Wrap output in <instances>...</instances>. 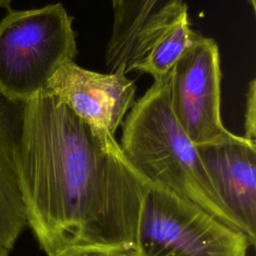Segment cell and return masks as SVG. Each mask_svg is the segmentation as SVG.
<instances>
[{
  "instance_id": "obj_4",
  "label": "cell",
  "mask_w": 256,
  "mask_h": 256,
  "mask_svg": "<svg viewBox=\"0 0 256 256\" xmlns=\"http://www.w3.org/2000/svg\"><path fill=\"white\" fill-rule=\"evenodd\" d=\"M249 247L241 231L151 183L140 212L136 256H247Z\"/></svg>"
},
{
  "instance_id": "obj_3",
  "label": "cell",
  "mask_w": 256,
  "mask_h": 256,
  "mask_svg": "<svg viewBox=\"0 0 256 256\" xmlns=\"http://www.w3.org/2000/svg\"><path fill=\"white\" fill-rule=\"evenodd\" d=\"M71 17L61 3L9 9L0 20V92L16 102L46 93L56 71L78 55Z\"/></svg>"
},
{
  "instance_id": "obj_6",
  "label": "cell",
  "mask_w": 256,
  "mask_h": 256,
  "mask_svg": "<svg viewBox=\"0 0 256 256\" xmlns=\"http://www.w3.org/2000/svg\"><path fill=\"white\" fill-rule=\"evenodd\" d=\"M136 86L122 73H99L65 62L48 83L57 97L91 128L115 134L135 103Z\"/></svg>"
},
{
  "instance_id": "obj_14",
  "label": "cell",
  "mask_w": 256,
  "mask_h": 256,
  "mask_svg": "<svg viewBox=\"0 0 256 256\" xmlns=\"http://www.w3.org/2000/svg\"><path fill=\"white\" fill-rule=\"evenodd\" d=\"M249 2H250V5L252 6V9L255 11V9H256V6H255V0H248Z\"/></svg>"
},
{
  "instance_id": "obj_10",
  "label": "cell",
  "mask_w": 256,
  "mask_h": 256,
  "mask_svg": "<svg viewBox=\"0 0 256 256\" xmlns=\"http://www.w3.org/2000/svg\"><path fill=\"white\" fill-rule=\"evenodd\" d=\"M24 104L12 101L0 92V176L16 168Z\"/></svg>"
},
{
  "instance_id": "obj_7",
  "label": "cell",
  "mask_w": 256,
  "mask_h": 256,
  "mask_svg": "<svg viewBox=\"0 0 256 256\" xmlns=\"http://www.w3.org/2000/svg\"><path fill=\"white\" fill-rule=\"evenodd\" d=\"M196 148L220 199L251 246H255L256 142L235 134Z\"/></svg>"
},
{
  "instance_id": "obj_1",
  "label": "cell",
  "mask_w": 256,
  "mask_h": 256,
  "mask_svg": "<svg viewBox=\"0 0 256 256\" xmlns=\"http://www.w3.org/2000/svg\"><path fill=\"white\" fill-rule=\"evenodd\" d=\"M16 169L27 226L48 256L101 249L136 256L151 183L115 136L91 128L57 97L25 102Z\"/></svg>"
},
{
  "instance_id": "obj_12",
  "label": "cell",
  "mask_w": 256,
  "mask_h": 256,
  "mask_svg": "<svg viewBox=\"0 0 256 256\" xmlns=\"http://www.w3.org/2000/svg\"><path fill=\"white\" fill-rule=\"evenodd\" d=\"M59 256H131V255L115 252V251L101 250V249H81V250H71Z\"/></svg>"
},
{
  "instance_id": "obj_11",
  "label": "cell",
  "mask_w": 256,
  "mask_h": 256,
  "mask_svg": "<svg viewBox=\"0 0 256 256\" xmlns=\"http://www.w3.org/2000/svg\"><path fill=\"white\" fill-rule=\"evenodd\" d=\"M244 124V137L250 141L256 142V84L254 79L250 82L246 94V110Z\"/></svg>"
},
{
  "instance_id": "obj_2",
  "label": "cell",
  "mask_w": 256,
  "mask_h": 256,
  "mask_svg": "<svg viewBox=\"0 0 256 256\" xmlns=\"http://www.w3.org/2000/svg\"><path fill=\"white\" fill-rule=\"evenodd\" d=\"M170 80L171 72L154 80L130 108L122 123L120 148L133 168L150 183L197 204L241 231L215 190L196 146L172 112Z\"/></svg>"
},
{
  "instance_id": "obj_5",
  "label": "cell",
  "mask_w": 256,
  "mask_h": 256,
  "mask_svg": "<svg viewBox=\"0 0 256 256\" xmlns=\"http://www.w3.org/2000/svg\"><path fill=\"white\" fill-rule=\"evenodd\" d=\"M221 80L218 45L199 33L171 70L170 80L172 112L195 146L235 136L221 119Z\"/></svg>"
},
{
  "instance_id": "obj_8",
  "label": "cell",
  "mask_w": 256,
  "mask_h": 256,
  "mask_svg": "<svg viewBox=\"0 0 256 256\" xmlns=\"http://www.w3.org/2000/svg\"><path fill=\"white\" fill-rule=\"evenodd\" d=\"M113 21L105 50L110 73L134 71L159 32L186 6L184 0H111Z\"/></svg>"
},
{
  "instance_id": "obj_13",
  "label": "cell",
  "mask_w": 256,
  "mask_h": 256,
  "mask_svg": "<svg viewBox=\"0 0 256 256\" xmlns=\"http://www.w3.org/2000/svg\"><path fill=\"white\" fill-rule=\"evenodd\" d=\"M13 0H0V8H9Z\"/></svg>"
},
{
  "instance_id": "obj_9",
  "label": "cell",
  "mask_w": 256,
  "mask_h": 256,
  "mask_svg": "<svg viewBox=\"0 0 256 256\" xmlns=\"http://www.w3.org/2000/svg\"><path fill=\"white\" fill-rule=\"evenodd\" d=\"M198 34L191 28L186 5L159 32L134 71L147 73L154 80L165 77Z\"/></svg>"
}]
</instances>
